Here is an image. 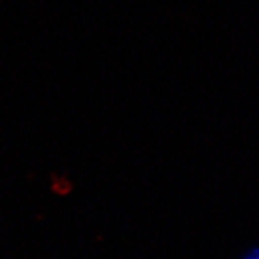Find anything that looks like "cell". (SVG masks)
<instances>
[{"instance_id": "1", "label": "cell", "mask_w": 259, "mask_h": 259, "mask_svg": "<svg viewBox=\"0 0 259 259\" xmlns=\"http://www.w3.org/2000/svg\"><path fill=\"white\" fill-rule=\"evenodd\" d=\"M239 259H259V245H253L245 250Z\"/></svg>"}]
</instances>
